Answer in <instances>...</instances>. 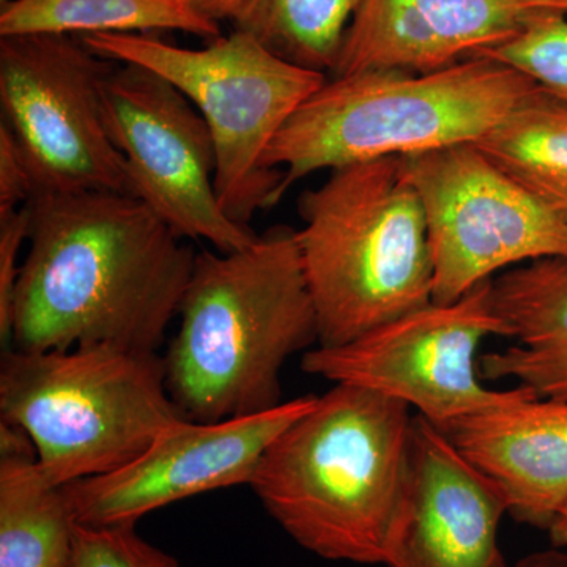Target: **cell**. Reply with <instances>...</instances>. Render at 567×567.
I'll use <instances>...</instances> for the list:
<instances>
[{"label":"cell","instance_id":"obj_1","mask_svg":"<svg viewBox=\"0 0 567 567\" xmlns=\"http://www.w3.org/2000/svg\"><path fill=\"white\" fill-rule=\"evenodd\" d=\"M25 207L14 350L158 352L196 262L185 238L130 194H39Z\"/></svg>","mask_w":567,"mask_h":567},{"label":"cell","instance_id":"obj_2","mask_svg":"<svg viewBox=\"0 0 567 567\" xmlns=\"http://www.w3.org/2000/svg\"><path fill=\"white\" fill-rule=\"evenodd\" d=\"M163 357L166 388L194 423L257 415L281 402V371L319 342L297 229L270 227L248 248L196 254Z\"/></svg>","mask_w":567,"mask_h":567},{"label":"cell","instance_id":"obj_3","mask_svg":"<svg viewBox=\"0 0 567 567\" xmlns=\"http://www.w3.org/2000/svg\"><path fill=\"white\" fill-rule=\"evenodd\" d=\"M412 409L336 383L265 451L254 494L317 557L386 565L412 454Z\"/></svg>","mask_w":567,"mask_h":567},{"label":"cell","instance_id":"obj_4","mask_svg":"<svg viewBox=\"0 0 567 567\" xmlns=\"http://www.w3.org/2000/svg\"><path fill=\"white\" fill-rule=\"evenodd\" d=\"M319 347L349 344L434 303L427 219L404 156L330 171L298 199Z\"/></svg>","mask_w":567,"mask_h":567},{"label":"cell","instance_id":"obj_5","mask_svg":"<svg viewBox=\"0 0 567 567\" xmlns=\"http://www.w3.org/2000/svg\"><path fill=\"white\" fill-rule=\"evenodd\" d=\"M539 85L491 59L431 73L360 71L331 78L297 111L265 153L284 169L278 199L317 171L476 144Z\"/></svg>","mask_w":567,"mask_h":567},{"label":"cell","instance_id":"obj_6","mask_svg":"<svg viewBox=\"0 0 567 567\" xmlns=\"http://www.w3.org/2000/svg\"><path fill=\"white\" fill-rule=\"evenodd\" d=\"M0 415L31 435L41 472L58 486L123 468L185 420L163 357L111 344L7 352Z\"/></svg>","mask_w":567,"mask_h":567},{"label":"cell","instance_id":"obj_7","mask_svg":"<svg viewBox=\"0 0 567 567\" xmlns=\"http://www.w3.org/2000/svg\"><path fill=\"white\" fill-rule=\"evenodd\" d=\"M80 39L104 59L153 71L193 103L212 133L216 193L230 218L248 226L256 212L279 203L284 171L265 167V153L327 74L284 61L238 29L203 50L178 48L152 33Z\"/></svg>","mask_w":567,"mask_h":567},{"label":"cell","instance_id":"obj_8","mask_svg":"<svg viewBox=\"0 0 567 567\" xmlns=\"http://www.w3.org/2000/svg\"><path fill=\"white\" fill-rule=\"evenodd\" d=\"M114 66L74 35L0 37L2 122L20 147L33 196H132L125 158L104 118V84Z\"/></svg>","mask_w":567,"mask_h":567},{"label":"cell","instance_id":"obj_9","mask_svg":"<svg viewBox=\"0 0 567 567\" xmlns=\"http://www.w3.org/2000/svg\"><path fill=\"white\" fill-rule=\"evenodd\" d=\"M491 336L509 338L492 301V279L454 303L424 306L349 344L309 350L301 369L334 385L365 388L404 402L445 432L532 391L524 385L491 390L481 382L477 352Z\"/></svg>","mask_w":567,"mask_h":567},{"label":"cell","instance_id":"obj_10","mask_svg":"<svg viewBox=\"0 0 567 567\" xmlns=\"http://www.w3.org/2000/svg\"><path fill=\"white\" fill-rule=\"evenodd\" d=\"M404 158L427 219L434 303H454L498 271L567 259V219L475 144Z\"/></svg>","mask_w":567,"mask_h":567},{"label":"cell","instance_id":"obj_11","mask_svg":"<svg viewBox=\"0 0 567 567\" xmlns=\"http://www.w3.org/2000/svg\"><path fill=\"white\" fill-rule=\"evenodd\" d=\"M103 106L133 197L182 238L207 240L216 251H240L257 240L219 203L210 130L177 87L151 70L121 63L104 84Z\"/></svg>","mask_w":567,"mask_h":567},{"label":"cell","instance_id":"obj_12","mask_svg":"<svg viewBox=\"0 0 567 567\" xmlns=\"http://www.w3.org/2000/svg\"><path fill=\"white\" fill-rule=\"evenodd\" d=\"M316 401L305 395L219 423L178 421L123 468L66 484L78 524L136 525L152 511L189 496L251 484L268 446Z\"/></svg>","mask_w":567,"mask_h":567},{"label":"cell","instance_id":"obj_13","mask_svg":"<svg viewBox=\"0 0 567 567\" xmlns=\"http://www.w3.org/2000/svg\"><path fill=\"white\" fill-rule=\"evenodd\" d=\"M498 488L447 439L415 415L404 506L386 567H506Z\"/></svg>","mask_w":567,"mask_h":567},{"label":"cell","instance_id":"obj_14","mask_svg":"<svg viewBox=\"0 0 567 567\" xmlns=\"http://www.w3.org/2000/svg\"><path fill=\"white\" fill-rule=\"evenodd\" d=\"M543 11L565 13L561 0H363L330 74L447 69L509 40Z\"/></svg>","mask_w":567,"mask_h":567},{"label":"cell","instance_id":"obj_15","mask_svg":"<svg viewBox=\"0 0 567 567\" xmlns=\"http://www.w3.org/2000/svg\"><path fill=\"white\" fill-rule=\"evenodd\" d=\"M445 434L495 484L514 520L550 529L567 505V401L529 391Z\"/></svg>","mask_w":567,"mask_h":567},{"label":"cell","instance_id":"obj_16","mask_svg":"<svg viewBox=\"0 0 567 567\" xmlns=\"http://www.w3.org/2000/svg\"><path fill=\"white\" fill-rule=\"evenodd\" d=\"M492 301L516 344L483 354V379H514L567 401V259L548 257L492 279Z\"/></svg>","mask_w":567,"mask_h":567},{"label":"cell","instance_id":"obj_17","mask_svg":"<svg viewBox=\"0 0 567 567\" xmlns=\"http://www.w3.org/2000/svg\"><path fill=\"white\" fill-rule=\"evenodd\" d=\"M76 516L39 457H0V567H65Z\"/></svg>","mask_w":567,"mask_h":567},{"label":"cell","instance_id":"obj_18","mask_svg":"<svg viewBox=\"0 0 567 567\" xmlns=\"http://www.w3.org/2000/svg\"><path fill=\"white\" fill-rule=\"evenodd\" d=\"M155 31L221 37L219 22L204 17L189 0H14L0 10V37Z\"/></svg>","mask_w":567,"mask_h":567},{"label":"cell","instance_id":"obj_19","mask_svg":"<svg viewBox=\"0 0 567 567\" xmlns=\"http://www.w3.org/2000/svg\"><path fill=\"white\" fill-rule=\"evenodd\" d=\"M475 145L567 219V103L539 87Z\"/></svg>","mask_w":567,"mask_h":567},{"label":"cell","instance_id":"obj_20","mask_svg":"<svg viewBox=\"0 0 567 567\" xmlns=\"http://www.w3.org/2000/svg\"><path fill=\"white\" fill-rule=\"evenodd\" d=\"M363 0H248L235 18L238 31L251 33L284 61L331 73L347 29Z\"/></svg>","mask_w":567,"mask_h":567},{"label":"cell","instance_id":"obj_21","mask_svg":"<svg viewBox=\"0 0 567 567\" xmlns=\"http://www.w3.org/2000/svg\"><path fill=\"white\" fill-rule=\"evenodd\" d=\"M503 63L525 74L567 103V14L543 11L509 40L472 55Z\"/></svg>","mask_w":567,"mask_h":567},{"label":"cell","instance_id":"obj_22","mask_svg":"<svg viewBox=\"0 0 567 567\" xmlns=\"http://www.w3.org/2000/svg\"><path fill=\"white\" fill-rule=\"evenodd\" d=\"M65 567H181L177 559L137 535L134 525H76Z\"/></svg>","mask_w":567,"mask_h":567},{"label":"cell","instance_id":"obj_23","mask_svg":"<svg viewBox=\"0 0 567 567\" xmlns=\"http://www.w3.org/2000/svg\"><path fill=\"white\" fill-rule=\"evenodd\" d=\"M29 237L28 207L0 215V341L11 342L14 297L20 281V251Z\"/></svg>","mask_w":567,"mask_h":567},{"label":"cell","instance_id":"obj_24","mask_svg":"<svg viewBox=\"0 0 567 567\" xmlns=\"http://www.w3.org/2000/svg\"><path fill=\"white\" fill-rule=\"evenodd\" d=\"M33 196L28 166L9 126L0 123V215L24 207Z\"/></svg>","mask_w":567,"mask_h":567},{"label":"cell","instance_id":"obj_25","mask_svg":"<svg viewBox=\"0 0 567 567\" xmlns=\"http://www.w3.org/2000/svg\"><path fill=\"white\" fill-rule=\"evenodd\" d=\"M196 10H199L204 17L219 22L223 20L234 21L245 9L248 0H189Z\"/></svg>","mask_w":567,"mask_h":567},{"label":"cell","instance_id":"obj_26","mask_svg":"<svg viewBox=\"0 0 567 567\" xmlns=\"http://www.w3.org/2000/svg\"><path fill=\"white\" fill-rule=\"evenodd\" d=\"M506 567H567V550L551 547L548 550L535 551L518 559L516 565Z\"/></svg>","mask_w":567,"mask_h":567},{"label":"cell","instance_id":"obj_27","mask_svg":"<svg viewBox=\"0 0 567 567\" xmlns=\"http://www.w3.org/2000/svg\"><path fill=\"white\" fill-rule=\"evenodd\" d=\"M548 535H550L554 547L567 550V505L563 507L561 513L555 518L554 524L548 529Z\"/></svg>","mask_w":567,"mask_h":567},{"label":"cell","instance_id":"obj_28","mask_svg":"<svg viewBox=\"0 0 567 567\" xmlns=\"http://www.w3.org/2000/svg\"><path fill=\"white\" fill-rule=\"evenodd\" d=\"M14 2V0H0V6L6 7L9 6V3Z\"/></svg>","mask_w":567,"mask_h":567},{"label":"cell","instance_id":"obj_29","mask_svg":"<svg viewBox=\"0 0 567 567\" xmlns=\"http://www.w3.org/2000/svg\"><path fill=\"white\" fill-rule=\"evenodd\" d=\"M563 9H565V13L567 14V0H561Z\"/></svg>","mask_w":567,"mask_h":567}]
</instances>
